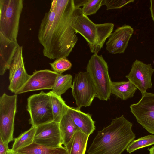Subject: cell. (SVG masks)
<instances>
[{
  "label": "cell",
  "mask_w": 154,
  "mask_h": 154,
  "mask_svg": "<svg viewBox=\"0 0 154 154\" xmlns=\"http://www.w3.org/2000/svg\"><path fill=\"white\" fill-rule=\"evenodd\" d=\"M7 154H16L12 149H9L7 152Z\"/></svg>",
  "instance_id": "cell-32"
},
{
  "label": "cell",
  "mask_w": 154,
  "mask_h": 154,
  "mask_svg": "<svg viewBox=\"0 0 154 154\" xmlns=\"http://www.w3.org/2000/svg\"><path fill=\"white\" fill-rule=\"evenodd\" d=\"M154 72V69L151 64H146L136 60L133 62L131 71L126 77L143 95L146 92L147 89L152 87V77Z\"/></svg>",
  "instance_id": "cell-10"
},
{
  "label": "cell",
  "mask_w": 154,
  "mask_h": 154,
  "mask_svg": "<svg viewBox=\"0 0 154 154\" xmlns=\"http://www.w3.org/2000/svg\"><path fill=\"white\" fill-rule=\"evenodd\" d=\"M72 77L70 74H59L51 91L56 95L61 96L68 89L72 88Z\"/></svg>",
  "instance_id": "cell-23"
},
{
  "label": "cell",
  "mask_w": 154,
  "mask_h": 154,
  "mask_svg": "<svg viewBox=\"0 0 154 154\" xmlns=\"http://www.w3.org/2000/svg\"><path fill=\"white\" fill-rule=\"evenodd\" d=\"M23 3V0H0V33L16 42Z\"/></svg>",
  "instance_id": "cell-5"
},
{
  "label": "cell",
  "mask_w": 154,
  "mask_h": 154,
  "mask_svg": "<svg viewBox=\"0 0 154 154\" xmlns=\"http://www.w3.org/2000/svg\"><path fill=\"white\" fill-rule=\"evenodd\" d=\"M81 9L75 8L73 28L76 34H80L86 40L91 52L97 54L113 31L114 24L112 23L95 24L82 13Z\"/></svg>",
  "instance_id": "cell-3"
},
{
  "label": "cell",
  "mask_w": 154,
  "mask_h": 154,
  "mask_svg": "<svg viewBox=\"0 0 154 154\" xmlns=\"http://www.w3.org/2000/svg\"><path fill=\"white\" fill-rule=\"evenodd\" d=\"M134 31L129 25L124 24L118 27L108 38L106 43V50L113 54L124 53Z\"/></svg>",
  "instance_id": "cell-14"
},
{
  "label": "cell",
  "mask_w": 154,
  "mask_h": 154,
  "mask_svg": "<svg viewBox=\"0 0 154 154\" xmlns=\"http://www.w3.org/2000/svg\"><path fill=\"white\" fill-rule=\"evenodd\" d=\"M134 1V0H102L101 5H105L107 10L117 9Z\"/></svg>",
  "instance_id": "cell-27"
},
{
  "label": "cell",
  "mask_w": 154,
  "mask_h": 154,
  "mask_svg": "<svg viewBox=\"0 0 154 154\" xmlns=\"http://www.w3.org/2000/svg\"><path fill=\"white\" fill-rule=\"evenodd\" d=\"M148 150L149 152V154H154V145L150 149L149 148Z\"/></svg>",
  "instance_id": "cell-31"
},
{
  "label": "cell",
  "mask_w": 154,
  "mask_h": 154,
  "mask_svg": "<svg viewBox=\"0 0 154 154\" xmlns=\"http://www.w3.org/2000/svg\"><path fill=\"white\" fill-rule=\"evenodd\" d=\"M27 109L32 126L37 127L54 121L51 97L48 92L42 91L29 96L27 99Z\"/></svg>",
  "instance_id": "cell-6"
},
{
  "label": "cell",
  "mask_w": 154,
  "mask_h": 154,
  "mask_svg": "<svg viewBox=\"0 0 154 154\" xmlns=\"http://www.w3.org/2000/svg\"><path fill=\"white\" fill-rule=\"evenodd\" d=\"M153 63H154V61H153Z\"/></svg>",
  "instance_id": "cell-33"
},
{
  "label": "cell",
  "mask_w": 154,
  "mask_h": 154,
  "mask_svg": "<svg viewBox=\"0 0 154 154\" xmlns=\"http://www.w3.org/2000/svg\"><path fill=\"white\" fill-rule=\"evenodd\" d=\"M51 97L54 121L59 123L63 116L67 112L69 107L62 98L51 91L48 92Z\"/></svg>",
  "instance_id": "cell-21"
},
{
  "label": "cell",
  "mask_w": 154,
  "mask_h": 154,
  "mask_svg": "<svg viewBox=\"0 0 154 154\" xmlns=\"http://www.w3.org/2000/svg\"><path fill=\"white\" fill-rule=\"evenodd\" d=\"M59 75L49 69L35 70L25 84L15 94L44 89H52Z\"/></svg>",
  "instance_id": "cell-11"
},
{
  "label": "cell",
  "mask_w": 154,
  "mask_h": 154,
  "mask_svg": "<svg viewBox=\"0 0 154 154\" xmlns=\"http://www.w3.org/2000/svg\"><path fill=\"white\" fill-rule=\"evenodd\" d=\"M88 0H73L74 6L75 8H80L83 6L87 2Z\"/></svg>",
  "instance_id": "cell-29"
},
{
  "label": "cell",
  "mask_w": 154,
  "mask_h": 154,
  "mask_svg": "<svg viewBox=\"0 0 154 154\" xmlns=\"http://www.w3.org/2000/svg\"><path fill=\"white\" fill-rule=\"evenodd\" d=\"M154 144V135H149L134 140L126 149L127 152L131 153L140 149Z\"/></svg>",
  "instance_id": "cell-24"
},
{
  "label": "cell",
  "mask_w": 154,
  "mask_h": 154,
  "mask_svg": "<svg viewBox=\"0 0 154 154\" xmlns=\"http://www.w3.org/2000/svg\"><path fill=\"white\" fill-rule=\"evenodd\" d=\"M149 9L151 16L154 24V0L150 1Z\"/></svg>",
  "instance_id": "cell-30"
},
{
  "label": "cell",
  "mask_w": 154,
  "mask_h": 154,
  "mask_svg": "<svg viewBox=\"0 0 154 154\" xmlns=\"http://www.w3.org/2000/svg\"><path fill=\"white\" fill-rule=\"evenodd\" d=\"M17 42L11 41L0 33V74L3 75L9 69L17 50Z\"/></svg>",
  "instance_id": "cell-15"
},
{
  "label": "cell",
  "mask_w": 154,
  "mask_h": 154,
  "mask_svg": "<svg viewBox=\"0 0 154 154\" xmlns=\"http://www.w3.org/2000/svg\"><path fill=\"white\" fill-rule=\"evenodd\" d=\"M33 143L52 147L62 146L59 123L53 121L36 127Z\"/></svg>",
  "instance_id": "cell-13"
},
{
  "label": "cell",
  "mask_w": 154,
  "mask_h": 154,
  "mask_svg": "<svg viewBox=\"0 0 154 154\" xmlns=\"http://www.w3.org/2000/svg\"><path fill=\"white\" fill-rule=\"evenodd\" d=\"M89 136L80 130L77 131L65 146L68 154H85Z\"/></svg>",
  "instance_id": "cell-18"
},
{
  "label": "cell",
  "mask_w": 154,
  "mask_h": 154,
  "mask_svg": "<svg viewBox=\"0 0 154 154\" xmlns=\"http://www.w3.org/2000/svg\"><path fill=\"white\" fill-rule=\"evenodd\" d=\"M75 9L73 0L51 1L38 33L45 57L51 60L66 57L72 51L78 40L72 27Z\"/></svg>",
  "instance_id": "cell-1"
},
{
  "label": "cell",
  "mask_w": 154,
  "mask_h": 154,
  "mask_svg": "<svg viewBox=\"0 0 154 154\" xmlns=\"http://www.w3.org/2000/svg\"><path fill=\"white\" fill-rule=\"evenodd\" d=\"M137 88L129 80L112 82L111 94L126 100L133 97Z\"/></svg>",
  "instance_id": "cell-19"
},
{
  "label": "cell",
  "mask_w": 154,
  "mask_h": 154,
  "mask_svg": "<svg viewBox=\"0 0 154 154\" xmlns=\"http://www.w3.org/2000/svg\"><path fill=\"white\" fill-rule=\"evenodd\" d=\"M130 108L137 122L154 134V93L146 92L137 103L131 105Z\"/></svg>",
  "instance_id": "cell-9"
},
{
  "label": "cell",
  "mask_w": 154,
  "mask_h": 154,
  "mask_svg": "<svg viewBox=\"0 0 154 154\" xmlns=\"http://www.w3.org/2000/svg\"><path fill=\"white\" fill-rule=\"evenodd\" d=\"M102 0H88L81 9L85 15H91L95 14L102 6Z\"/></svg>",
  "instance_id": "cell-26"
},
{
  "label": "cell",
  "mask_w": 154,
  "mask_h": 154,
  "mask_svg": "<svg viewBox=\"0 0 154 154\" xmlns=\"http://www.w3.org/2000/svg\"><path fill=\"white\" fill-rule=\"evenodd\" d=\"M14 152L16 154H68L65 147H52L34 143Z\"/></svg>",
  "instance_id": "cell-17"
},
{
  "label": "cell",
  "mask_w": 154,
  "mask_h": 154,
  "mask_svg": "<svg viewBox=\"0 0 154 154\" xmlns=\"http://www.w3.org/2000/svg\"><path fill=\"white\" fill-rule=\"evenodd\" d=\"M8 144L4 142L0 138V154H7L9 149Z\"/></svg>",
  "instance_id": "cell-28"
},
{
  "label": "cell",
  "mask_w": 154,
  "mask_h": 154,
  "mask_svg": "<svg viewBox=\"0 0 154 154\" xmlns=\"http://www.w3.org/2000/svg\"><path fill=\"white\" fill-rule=\"evenodd\" d=\"M67 113L72 118L79 129L89 136L95 129V122L89 113H84L77 107L69 106Z\"/></svg>",
  "instance_id": "cell-16"
},
{
  "label": "cell",
  "mask_w": 154,
  "mask_h": 154,
  "mask_svg": "<svg viewBox=\"0 0 154 154\" xmlns=\"http://www.w3.org/2000/svg\"><path fill=\"white\" fill-rule=\"evenodd\" d=\"M36 130V127L32 126L29 129L15 138L11 149L12 150L15 152L32 143Z\"/></svg>",
  "instance_id": "cell-22"
},
{
  "label": "cell",
  "mask_w": 154,
  "mask_h": 154,
  "mask_svg": "<svg viewBox=\"0 0 154 154\" xmlns=\"http://www.w3.org/2000/svg\"><path fill=\"white\" fill-rule=\"evenodd\" d=\"M59 123L63 144L66 146L78 131L80 130L67 113L62 118Z\"/></svg>",
  "instance_id": "cell-20"
},
{
  "label": "cell",
  "mask_w": 154,
  "mask_h": 154,
  "mask_svg": "<svg viewBox=\"0 0 154 154\" xmlns=\"http://www.w3.org/2000/svg\"><path fill=\"white\" fill-rule=\"evenodd\" d=\"M49 64L53 71L59 74L70 69L72 66L71 63L66 57L56 59Z\"/></svg>",
  "instance_id": "cell-25"
},
{
  "label": "cell",
  "mask_w": 154,
  "mask_h": 154,
  "mask_svg": "<svg viewBox=\"0 0 154 154\" xmlns=\"http://www.w3.org/2000/svg\"><path fill=\"white\" fill-rule=\"evenodd\" d=\"M17 97L4 93L0 97V138L7 144L13 140Z\"/></svg>",
  "instance_id": "cell-7"
},
{
  "label": "cell",
  "mask_w": 154,
  "mask_h": 154,
  "mask_svg": "<svg viewBox=\"0 0 154 154\" xmlns=\"http://www.w3.org/2000/svg\"><path fill=\"white\" fill-rule=\"evenodd\" d=\"M72 94L77 108L90 106L97 93L92 80L87 72H80L75 74L72 82Z\"/></svg>",
  "instance_id": "cell-8"
},
{
  "label": "cell",
  "mask_w": 154,
  "mask_h": 154,
  "mask_svg": "<svg viewBox=\"0 0 154 154\" xmlns=\"http://www.w3.org/2000/svg\"><path fill=\"white\" fill-rule=\"evenodd\" d=\"M132 124L123 115L98 131L87 151L88 154H121L136 137Z\"/></svg>",
  "instance_id": "cell-2"
},
{
  "label": "cell",
  "mask_w": 154,
  "mask_h": 154,
  "mask_svg": "<svg viewBox=\"0 0 154 154\" xmlns=\"http://www.w3.org/2000/svg\"><path fill=\"white\" fill-rule=\"evenodd\" d=\"M86 69L94 84L96 97L103 101L110 99L112 81L109 75L107 63L102 56L94 54L89 60Z\"/></svg>",
  "instance_id": "cell-4"
},
{
  "label": "cell",
  "mask_w": 154,
  "mask_h": 154,
  "mask_svg": "<svg viewBox=\"0 0 154 154\" xmlns=\"http://www.w3.org/2000/svg\"><path fill=\"white\" fill-rule=\"evenodd\" d=\"M10 84L8 89L15 94L26 82L30 75L25 69L23 56V46H19L9 69Z\"/></svg>",
  "instance_id": "cell-12"
}]
</instances>
